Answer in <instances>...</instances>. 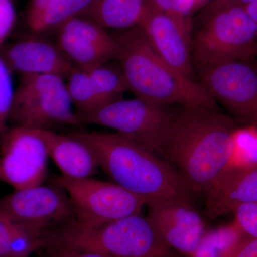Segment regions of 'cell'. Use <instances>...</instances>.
I'll return each instance as SVG.
<instances>
[{
    "mask_svg": "<svg viewBox=\"0 0 257 257\" xmlns=\"http://www.w3.org/2000/svg\"><path fill=\"white\" fill-rule=\"evenodd\" d=\"M157 8L173 17L189 31L193 28L192 14L197 10V0H149Z\"/></svg>",
    "mask_w": 257,
    "mask_h": 257,
    "instance_id": "484cf974",
    "label": "cell"
},
{
    "mask_svg": "<svg viewBox=\"0 0 257 257\" xmlns=\"http://www.w3.org/2000/svg\"><path fill=\"white\" fill-rule=\"evenodd\" d=\"M232 257H257V239L246 236Z\"/></svg>",
    "mask_w": 257,
    "mask_h": 257,
    "instance_id": "f546056e",
    "label": "cell"
},
{
    "mask_svg": "<svg viewBox=\"0 0 257 257\" xmlns=\"http://www.w3.org/2000/svg\"><path fill=\"white\" fill-rule=\"evenodd\" d=\"M16 20L13 0H0V49L14 30Z\"/></svg>",
    "mask_w": 257,
    "mask_h": 257,
    "instance_id": "83f0119b",
    "label": "cell"
},
{
    "mask_svg": "<svg viewBox=\"0 0 257 257\" xmlns=\"http://www.w3.org/2000/svg\"><path fill=\"white\" fill-rule=\"evenodd\" d=\"M257 56V25L244 7L214 0L204 7L192 42L197 72L224 62H251Z\"/></svg>",
    "mask_w": 257,
    "mask_h": 257,
    "instance_id": "5b68a950",
    "label": "cell"
},
{
    "mask_svg": "<svg viewBox=\"0 0 257 257\" xmlns=\"http://www.w3.org/2000/svg\"><path fill=\"white\" fill-rule=\"evenodd\" d=\"M248 14L257 25V0L244 7Z\"/></svg>",
    "mask_w": 257,
    "mask_h": 257,
    "instance_id": "1f68e13d",
    "label": "cell"
},
{
    "mask_svg": "<svg viewBox=\"0 0 257 257\" xmlns=\"http://www.w3.org/2000/svg\"><path fill=\"white\" fill-rule=\"evenodd\" d=\"M51 0H30L26 15V23L31 21L43 10Z\"/></svg>",
    "mask_w": 257,
    "mask_h": 257,
    "instance_id": "4dcf8cb0",
    "label": "cell"
},
{
    "mask_svg": "<svg viewBox=\"0 0 257 257\" xmlns=\"http://www.w3.org/2000/svg\"><path fill=\"white\" fill-rule=\"evenodd\" d=\"M232 141V155L229 169L248 168L257 166L256 125L236 127L233 132Z\"/></svg>",
    "mask_w": 257,
    "mask_h": 257,
    "instance_id": "cb8c5ba5",
    "label": "cell"
},
{
    "mask_svg": "<svg viewBox=\"0 0 257 257\" xmlns=\"http://www.w3.org/2000/svg\"><path fill=\"white\" fill-rule=\"evenodd\" d=\"M150 45L166 63L193 80L192 32L147 0L140 25Z\"/></svg>",
    "mask_w": 257,
    "mask_h": 257,
    "instance_id": "4fadbf2b",
    "label": "cell"
},
{
    "mask_svg": "<svg viewBox=\"0 0 257 257\" xmlns=\"http://www.w3.org/2000/svg\"><path fill=\"white\" fill-rule=\"evenodd\" d=\"M146 206L147 218L163 242L176 252L190 256L207 231L192 203L157 198L147 201Z\"/></svg>",
    "mask_w": 257,
    "mask_h": 257,
    "instance_id": "7c38bea8",
    "label": "cell"
},
{
    "mask_svg": "<svg viewBox=\"0 0 257 257\" xmlns=\"http://www.w3.org/2000/svg\"><path fill=\"white\" fill-rule=\"evenodd\" d=\"M213 1L214 0H197V10L199 8H204V6Z\"/></svg>",
    "mask_w": 257,
    "mask_h": 257,
    "instance_id": "836d02e7",
    "label": "cell"
},
{
    "mask_svg": "<svg viewBox=\"0 0 257 257\" xmlns=\"http://www.w3.org/2000/svg\"><path fill=\"white\" fill-rule=\"evenodd\" d=\"M116 61L121 66L128 91L159 105L177 104L216 109V101L200 82L179 74L157 55L140 26L113 35Z\"/></svg>",
    "mask_w": 257,
    "mask_h": 257,
    "instance_id": "3957f363",
    "label": "cell"
},
{
    "mask_svg": "<svg viewBox=\"0 0 257 257\" xmlns=\"http://www.w3.org/2000/svg\"><path fill=\"white\" fill-rule=\"evenodd\" d=\"M200 84L238 119L257 125V71L250 62L232 61L197 72Z\"/></svg>",
    "mask_w": 257,
    "mask_h": 257,
    "instance_id": "8fae6325",
    "label": "cell"
},
{
    "mask_svg": "<svg viewBox=\"0 0 257 257\" xmlns=\"http://www.w3.org/2000/svg\"><path fill=\"white\" fill-rule=\"evenodd\" d=\"M223 2H227V3H234L236 4L241 5V6H246L250 3H252L254 0H221Z\"/></svg>",
    "mask_w": 257,
    "mask_h": 257,
    "instance_id": "d6a6232c",
    "label": "cell"
},
{
    "mask_svg": "<svg viewBox=\"0 0 257 257\" xmlns=\"http://www.w3.org/2000/svg\"><path fill=\"white\" fill-rule=\"evenodd\" d=\"M89 147L114 183L147 201L157 198L192 203V189L177 170L158 155L117 133H69Z\"/></svg>",
    "mask_w": 257,
    "mask_h": 257,
    "instance_id": "7a4b0ae2",
    "label": "cell"
},
{
    "mask_svg": "<svg viewBox=\"0 0 257 257\" xmlns=\"http://www.w3.org/2000/svg\"><path fill=\"white\" fill-rule=\"evenodd\" d=\"M93 0H51L36 18L29 22L32 33L43 35L55 32L70 19L82 17Z\"/></svg>",
    "mask_w": 257,
    "mask_h": 257,
    "instance_id": "ffe728a7",
    "label": "cell"
},
{
    "mask_svg": "<svg viewBox=\"0 0 257 257\" xmlns=\"http://www.w3.org/2000/svg\"><path fill=\"white\" fill-rule=\"evenodd\" d=\"M69 198L75 220L87 226H100L127 216L142 214L145 198L114 182L90 178H55Z\"/></svg>",
    "mask_w": 257,
    "mask_h": 257,
    "instance_id": "ba28073f",
    "label": "cell"
},
{
    "mask_svg": "<svg viewBox=\"0 0 257 257\" xmlns=\"http://www.w3.org/2000/svg\"><path fill=\"white\" fill-rule=\"evenodd\" d=\"M0 211L12 221L41 234L75 219L68 195L55 181L0 197Z\"/></svg>",
    "mask_w": 257,
    "mask_h": 257,
    "instance_id": "9c48e42d",
    "label": "cell"
},
{
    "mask_svg": "<svg viewBox=\"0 0 257 257\" xmlns=\"http://www.w3.org/2000/svg\"><path fill=\"white\" fill-rule=\"evenodd\" d=\"M48 257H114L101 253L80 251L62 246H52L45 248Z\"/></svg>",
    "mask_w": 257,
    "mask_h": 257,
    "instance_id": "f1b7e54d",
    "label": "cell"
},
{
    "mask_svg": "<svg viewBox=\"0 0 257 257\" xmlns=\"http://www.w3.org/2000/svg\"><path fill=\"white\" fill-rule=\"evenodd\" d=\"M44 247L43 234L12 221L0 211V257H29Z\"/></svg>",
    "mask_w": 257,
    "mask_h": 257,
    "instance_id": "d6986e66",
    "label": "cell"
},
{
    "mask_svg": "<svg viewBox=\"0 0 257 257\" xmlns=\"http://www.w3.org/2000/svg\"><path fill=\"white\" fill-rule=\"evenodd\" d=\"M167 106L136 97L121 99L89 114L77 115L81 124L113 128L159 156L175 115Z\"/></svg>",
    "mask_w": 257,
    "mask_h": 257,
    "instance_id": "52a82bcc",
    "label": "cell"
},
{
    "mask_svg": "<svg viewBox=\"0 0 257 257\" xmlns=\"http://www.w3.org/2000/svg\"><path fill=\"white\" fill-rule=\"evenodd\" d=\"M0 143V181L15 190L45 182L50 156L37 130L13 126L2 137Z\"/></svg>",
    "mask_w": 257,
    "mask_h": 257,
    "instance_id": "30bf717a",
    "label": "cell"
},
{
    "mask_svg": "<svg viewBox=\"0 0 257 257\" xmlns=\"http://www.w3.org/2000/svg\"><path fill=\"white\" fill-rule=\"evenodd\" d=\"M64 79L55 74L21 76L9 123L36 130L81 126Z\"/></svg>",
    "mask_w": 257,
    "mask_h": 257,
    "instance_id": "8992f818",
    "label": "cell"
},
{
    "mask_svg": "<svg viewBox=\"0 0 257 257\" xmlns=\"http://www.w3.org/2000/svg\"><path fill=\"white\" fill-rule=\"evenodd\" d=\"M204 194L211 218L231 212L239 204L257 202V166L229 169Z\"/></svg>",
    "mask_w": 257,
    "mask_h": 257,
    "instance_id": "2e32d148",
    "label": "cell"
},
{
    "mask_svg": "<svg viewBox=\"0 0 257 257\" xmlns=\"http://www.w3.org/2000/svg\"><path fill=\"white\" fill-rule=\"evenodd\" d=\"M44 239L45 248L67 246L114 257H178L142 214L100 226H87L73 219L46 231Z\"/></svg>",
    "mask_w": 257,
    "mask_h": 257,
    "instance_id": "277c9868",
    "label": "cell"
},
{
    "mask_svg": "<svg viewBox=\"0 0 257 257\" xmlns=\"http://www.w3.org/2000/svg\"><path fill=\"white\" fill-rule=\"evenodd\" d=\"M36 130V128H35ZM46 145L49 156L62 176L71 179L90 178L99 168L92 150L80 140L51 130H37Z\"/></svg>",
    "mask_w": 257,
    "mask_h": 257,
    "instance_id": "e0dca14e",
    "label": "cell"
},
{
    "mask_svg": "<svg viewBox=\"0 0 257 257\" xmlns=\"http://www.w3.org/2000/svg\"><path fill=\"white\" fill-rule=\"evenodd\" d=\"M87 72L100 101L101 107L123 99L125 93L128 91L127 83L118 62L115 63L110 61L88 69Z\"/></svg>",
    "mask_w": 257,
    "mask_h": 257,
    "instance_id": "7402d4cb",
    "label": "cell"
},
{
    "mask_svg": "<svg viewBox=\"0 0 257 257\" xmlns=\"http://www.w3.org/2000/svg\"><path fill=\"white\" fill-rule=\"evenodd\" d=\"M234 222L246 236L257 239V202L243 203L231 211Z\"/></svg>",
    "mask_w": 257,
    "mask_h": 257,
    "instance_id": "4316f807",
    "label": "cell"
},
{
    "mask_svg": "<svg viewBox=\"0 0 257 257\" xmlns=\"http://www.w3.org/2000/svg\"><path fill=\"white\" fill-rule=\"evenodd\" d=\"M15 90L12 72L0 56V139L8 131Z\"/></svg>",
    "mask_w": 257,
    "mask_h": 257,
    "instance_id": "d4e9b609",
    "label": "cell"
},
{
    "mask_svg": "<svg viewBox=\"0 0 257 257\" xmlns=\"http://www.w3.org/2000/svg\"><path fill=\"white\" fill-rule=\"evenodd\" d=\"M55 33L56 43L75 67L88 70L116 60L114 36L91 20L82 17L70 19Z\"/></svg>",
    "mask_w": 257,
    "mask_h": 257,
    "instance_id": "5bb4252c",
    "label": "cell"
},
{
    "mask_svg": "<svg viewBox=\"0 0 257 257\" xmlns=\"http://www.w3.org/2000/svg\"><path fill=\"white\" fill-rule=\"evenodd\" d=\"M234 119L203 106H183L175 115L160 155L193 192H207L229 168Z\"/></svg>",
    "mask_w": 257,
    "mask_h": 257,
    "instance_id": "6da1fadb",
    "label": "cell"
},
{
    "mask_svg": "<svg viewBox=\"0 0 257 257\" xmlns=\"http://www.w3.org/2000/svg\"><path fill=\"white\" fill-rule=\"evenodd\" d=\"M245 237L246 235L234 221L207 230L189 257H232Z\"/></svg>",
    "mask_w": 257,
    "mask_h": 257,
    "instance_id": "44dd1931",
    "label": "cell"
},
{
    "mask_svg": "<svg viewBox=\"0 0 257 257\" xmlns=\"http://www.w3.org/2000/svg\"><path fill=\"white\" fill-rule=\"evenodd\" d=\"M67 79V89L76 114H89L101 107L87 70L74 67Z\"/></svg>",
    "mask_w": 257,
    "mask_h": 257,
    "instance_id": "603a6c76",
    "label": "cell"
},
{
    "mask_svg": "<svg viewBox=\"0 0 257 257\" xmlns=\"http://www.w3.org/2000/svg\"><path fill=\"white\" fill-rule=\"evenodd\" d=\"M147 0H93L82 18L101 28L128 30L139 26Z\"/></svg>",
    "mask_w": 257,
    "mask_h": 257,
    "instance_id": "ac0fdd59",
    "label": "cell"
},
{
    "mask_svg": "<svg viewBox=\"0 0 257 257\" xmlns=\"http://www.w3.org/2000/svg\"><path fill=\"white\" fill-rule=\"evenodd\" d=\"M0 56L12 74L21 76L55 74L67 78L75 67L56 42L32 32L5 43Z\"/></svg>",
    "mask_w": 257,
    "mask_h": 257,
    "instance_id": "9a60e30c",
    "label": "cell"
}]
</instances>
